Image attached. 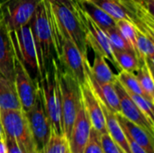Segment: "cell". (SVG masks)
<instances>
[{
  "label": "cell",
  "instance_id": "cell-1",
  "mask_svg": "<svg viewBox=\"0 0 154 153\" xmlns=\"http://www.w3.org/2000/svg\"><path fill=\"white\" fill-rule=\"evenodd\" d=\"M30 26L36 50L41 83L46 70L51 64V60L54 58L51 32L45 10L44 0H42L38 5L30 21Z\"/></svg>",
  "mask_w": 154,
  "mask_h": 153
},
{
  "label": "cell",
  "instance_id": "cell-2",
  "mask_svg": "<svg viewBox=\"0 0 154 153\" xmlns=\"http://www.w3.org/2000/svg\"><path fill=\"white\" fill-rule=\"evenodd\" d=\"M59 72V60L56 58H53L50 68L46 70L44 78L40 83V87L51 130L58 134H63L61 92Z\"/></svg>",
  "mask_w": 154,
  "mask_h": 153
},
{
  "label": "cell",
  "instance_id": "cell-3",
  "mask_svg": "<svg viewBox=\"0 0 154 153\" xmlns=\"http://www.w3.org/2000/svg\"><path fill=\"white\" fill-rule=\"evenodd\" d=\"M7 32L14 54L21 60L33 81L40 85L39 67L30 23L17 31Z\"/></svg>",
  "mask_w": 154,
  "mask_h": 153
},
{
  "label": "cell",
  "instance_id": "cell-4",
  "mask_svg": "<svg viewBox=\"0 0 154 153\" xmlns=\"http://www.w3.org/2000/svg\"><path fill=\"white\" fill-rule=\"evenodd\" d=\"M0 119L4 134L16 141L23 153H37L32 132L22 110H0Z\"/></svg>",
  "mask_w": 154,
  "mask_h": 153
},
{
  "label": "cell",
  "instance_id": "cell-5",
  "mask_svg": "<svg viewBox=\"0 0 154 153\" xmlns=\"http://www.w3.org/2000/svg\"><path fill=\"white\" fill-rule=\"evenodd\" d=\"M60 63V62H59ZM60 87L61 92V109H62V126L63 134L69 136L74 120L77 115L79 106L81 99L79 85L78 82L60 65Z\"/></svg>",
  "mask_w": 154,
  "mask_h": 153
},
{
  "label": "cell",
  "instance_id": "cell-6",
  "mask_svg": "<svg viewBox=\"0 0 154 153\" xmlns=\"http://www.w3.org/2000/svg\"><path fill=\"white\" fill-rule=\"evenodd\" d=\"M51 5L62 34L77 46L85 58H88V46L76 11H72L60 3L51 2Z\"/></svg>",
  "mask_w": 154,
  "mask_h": 153
},
{
  "label": "cell",
  "instance_id": "cell-7",
  "mask_svg": "<svg viewBox=\"0 0 154 153\" xmlns=\"http://www.w3.org/2000/svg\"><path fill=\"white\" fill-rule=\"evenodd\" d=\"M76 14L81 23L83 31L86 35V40L88 46H89L94 52L99 53L108 60L114 67L117 69V71H121V68L115 57V53L109 39L105 31H103L100 27H98L77 5L76 7Z\"/></svg>",
  "mask_w": 154,
  "mask_h": 153
},
{
  "label": "cell",
  "instance_id": "cell-8",
  "mask_svg": "<svg viewBox=\"0 0 154 153\" xmlns=\"http://www.w3.org/2000/svg\"><path fill=\"white\" fill-rule=\"evenodd\" d=\"M42 0H8L0 6V20L7 32L17 31L30 23Z\"/></svg>",
  "mask_w": 154,
  "mask_h": 153
},
{
  "label": "cell",
  "instance_id": "cell-9",
  "mask_svg": "<svg viewBox=\"0 0 154 153\" xmlns=\"http://www.w3.org/2000/svg\"><path fill=\"white\" fill-rule=\"evenodd\" d=\"M24 113L38 153L47 143L51 133V126L45 109L40 85L38 87L33 106L29 111Z\"/></svg>",
  "mask_w": 154,
  "mask_h": 153
},
{
  "label": "cell",
  "instance_id": "cell-10",
  "mask_svg": "<svg viewBox=\"0 0 154 153\" xmlns=\"http://www.w3.org/2000/svg\"><path fill=\"white\" fill-rule=\"evenodd\" d=\"M57 60H59L61 69L69 73L79 86L88 82L85 69V62L88 60V58H85L77 46L64 35L62 37L61 48Z\"/></svg>",
  "mask_w": 154,
  "mask_h": 153
},
{
  "label": "cell",
  "instance_id": "cell-11",
  "mask_svg": "<svg viewBox=\"0 0 154 153\" xmlns=\"http://www.w3.org/2000/svg\"><path fill=\"white\" fill-rule=\"evenodd\" d=\"M14 82L19 97L22 110L29 111L33 106L36 98L39 84L33 81L21 60L14 54Z\"/></svg>",
  "mask_w": 154,
  "mask_h": 153
},
{
  "label": "cell",
  "instance_id": "cell-12",
  "mask_svg": "<svg viewBox=\"0 0 154 153\" xmlns=\"http://www.w3.org/2000/svg\"><path fill=\"white\" fill-rule=\"evenodd\" d=\"M115 88L119 97L120 102V114L124 115L129 121L136 124L140 127L143 128L152 136L154 134V124L135 105V103L129 96L125 89L116 80L115 82Z\"/></svg>",
  "mask_w": 154,
  "mask_h": 153
},
{
  "label": "cell",
  "instance_id": "cell-13",
  "mask_svg": "<svg viewBox=\"0 0 154 153\" xmlns=\"http://www.w3.org/2000/svg\"><path fill=\"white\" fill-rule=\"evenodd\" d=\"M91 129V123L80 99L77 115L68 138L71 153H84Z\"/></svg>",
  "mask_w": 154,
  "mask_h": 153
},
{
  "label": "cell",
  "instance_id": "cell-14",
  "mask_svg": "<svg viewBox=\"0 0 154 153\" xmlns=\"http://www.w3.org/2000/svg\"><path fill=\"white\" fill-rule=\"evenodd\" d=\"M79 89L81 101L89 118L92 128L96 129L101 134L106 133L107 130L106 125V119L98 98L96 96L88 82L80 85Z\"/></svg>",
  "mask_w": 154,
  "mask_h": 153
},
{
  "label": "cell",
  "instance_id": "cell-15",
  "mask_svg": "<svg viewBox=\"0 0 154 153\" xmlns=\"http://www.w3.org/2000/svg\"><path fill=\"white\" fill-rule=\"evenodd\" d=\"M0 75L14 80V53L8 32L0 20Z\"/></svg>",
  "mask_w": 154,
  "mask_h": 153
},
{
  "label": "cell",
  "instance_id": "cell-16",
  "mask_svg": "<svg viewBox=\"0 0 154 153\" xmlns=\"http://www.w3.org/2000/svg\"><path fill=\"white\" fill-rule=\"evenodd\" d=\"M88 83L98 100L113 113H120L119 97L112 83H98L87 74Z\"/></svg>",
  "mask_w": 154,
  "mask_h": 153
},
{
  "label": "cell",
  "instance_id": "cell-17",
  "mask_svg": "<svg viewBox=\"0 0 154 153\" xmlns=\"http://www.w3.org/2000/svg\"><path fill=\"white\" fill-rule=\"evenodd\" d=\"M116 115L125 135L129 136L141 145L147 153H153V136L147 133L143 128L126 119L120 113H116Z\"/></svg>",
  "mask_w": 154,
  "mask_h": 153
},
{
  "label": "cell",
  "instance_id": "cell-18",
  "mask_svg": "<svg viewBox=\"0 0 154 153\" xmlns=\"http://www.w3.org/2000/svg\"><path fill=\"white\" fill-rule=\"evenodd\" d=\"M94 53L95 58L93 65L90 66L88 60L85 62V69L87 74L93 78L98 83L115 84V82L117 80V75L113 73L104 56L97 52Z\"/></svg>",
  "mask_w": 154,
  "mask_h": 153
},
{
  "label": "cell",
  "instance_id": "cell-19",
  "mask_svg": "<svg viewBox=\"0 0 154 153\" xmlns=\"http://www.w3.org/2000/svg\"><path fill=\"white\" fill-rule=\"evenodd\" d=\"M77 5L103 31L116 27V22L94 2L88 0H77Z\"/></svg>",
  "mask_w": 154,
  "mask_h": 153
},
{
  "label": "cell",
  "instance_id": "cell-20",
  "mask_svg": "<svg viewBox=\"0 0 154 153\" xmlns=\"http://www.w3.org/2000/svg\"><path fill=\"white\" fill-rule=\"evenodd\" d=\"M100 102V101H99ZM101 107L105 115L106 119V130L107 133L110 135V137L114 140V142L122 149V151L125 153H132L129 143L127 141V138L124 133L123 128L121 127L116 115L115 113L110 111L108 108H106L101 102Z\"/></svg>",
  "mask_w": 154,
  "mask_h": 153
},
{
  "label": "cell",
  "instance_id": "cell-21",
  "mask_svg": "<svg viewBox=\"0 0 154 153\" xmlns=\"http://www.w3.org/2000/svg\"><path fill=\"white\" fill-rule=\"evenodd\" d=\"M22 109L14 80L0 75V110Z\"/></svg>",
  "mask_w": 154,
  "mask_h": 153
},
{
  "label": "cell",
  "instance_id": "cell-22",
  "mask_svg": "<svg viewBox=\"0 0 154 153\" xmlns=\"http://www.w3.org/2000/svg\"><path fill=\"white\" fill-rule=\"evenodd\" d=\"M152 36L146 35L138 31L136 39V54L143 64L147 62L152 69L154 58V41Z\"/></svg>",
  "mask_w": 154,
  "mask_h": 153
},
{
  "label": "cell",
  "instance_id": "cell-23",
  "mask_svg": "<svg viewBox=\"0 0 154 153\" xmlns=\"http://www.w3.org/2000/svg\"><path fill=\"white\" fill-rule=\"evenodd\" d=\"M143 92L147 97L154 102V80L152 76V69L147 62H143L138 70L134 72Z\"/></svg>",
  "mask_w": 154,
  "mask_h": 153
},
{
  "label": "cell",
  "instance_id": "cell-24",
  "mask_svg": "<svg viewBox=\"0 0 154 153\" xmlns=\"http://www.w3.org/2000/svg\"><path fill=\"white\" fill-rule=\"evenodd\" d=\"M38 153H71L69 141L64 134H58L51 130L45 146Z\"/></svg>",
  "mask_w": 154,
  "mask_h": 153
},
{
  "label": "cell",
  "instance_id": "cell-25",
  "mask_svg": "<svg viewBox=\"0 0 154 153\" xmlns=\"http://www.w3.org/2000/svg\"><path fill=\"white\" fill-rule=\"evenodd\" d=\"M114 53L121 69L123 70L134 73L142 65L137 54L133 50H117L114 51Z\"/></svg>",
  "mask_w": 154,
  "mask_h": 153
},
{
  "label": "cell",
  "instance_id": "cell-26",
  "mask_svg": "<svg viewBox=\"0 0 154 153\" xmlns=\"http://www.w3.org/2000/svg\"><path fill=\"white\" fill-rule=\"evenodd\" d=\"M117 81L122 85V87L125 90L135 93L137 95H141V96H144L145 98L149 99L147 97V96L145 95V93L143 92V88H142V87H141V85H140V83H139L134 73L122 69L117 74Z\"/></svg>",
  "mask_w": 154,
  "mask_h": 153
},
{
  "label": "cell",
  "instance_id": "cell-27",
  "mask_svg": "<svg viewBox=\"0 0 154 153\" xmlns=\"http://www.w3.org/2000/svg\"><path fill=\"white\" fill-rule=\"evenodd\" d=\"M116 28L120 32L121 35L126 40L129 45L136 53V39H137V32L138 30L136 27L126 20H118L116 23Z\"/></svg>",
  "mask_w": 154,
  "mask_h": 153
},
{
  "label": "cell",
  "instance_id": "cell-28",
  "mask_svg": "<svg viewBox=\"0 0 154 153\" xmlns=\"http://www.w3.org/2000/svg\"><path fill=\"white\" fill-rule=\"evenodd\" d=\"M105 32H106L108 39H109V41L111 43V46H112L114 51L133 50L132 47L129 45V43L126 41V40L121 35V33L118 31V29L116 28V26L110 28V29H107Z\"/></svg>",
  "mask_w": 154,
  "mask_h": 153
},
{
  "label": "cell",
  "instance_id": "cell-29",
  "mask_svg": "<svg viewBox=\"0 0 154 153\" xmlns=\"http://www.w3.org/2000/svg\"><path fill=\"white\" fill-rule=\"evenodd\" d=\"M127 94L132 98V100L135 103V105L140 108V110L152 121L153 122V103L149 99L145 98L141 95H137L135 93L127 91Z\"/></svg>",
  "mask_w": 154,
  "mask_h": 153
},
{
  "label": "cell",
  "instance_id": "cell-30",
  "mask_svg": "<svg viewBox=\"0 0 154 153\" xmlns=\"http://www.w3.org/2000/svg\"><path fill=\"white\" fill-rule=\"evenodd\" d=\"M100 134L101 133L96 129H91L89 139L85 147L84 153H104L100 142Z\"/></svg>",
  "mask_w": 154,
  "mask_h": 153
},
{
  "label": "cell",
  "instance_id": "cell-31",
  "mask_svg": "<svg viewBox=\"0 0 154 153\" xmlns=\"http://www.w3.org/2000/svg\"><path fill=\"white\" fill-rule=\"evenodd\" d=\"M100 142L104 153H125L107 133L100 134Z\"/></svg>",
  "mask_w": 154,
  "mask_h": 153
},
{
  "label": "cell",
  "instance_id": "cell-32",
  "mask_svg": "<svg viewBox=\"0 0 154 153\" xmlns=\"http://www.w3.org/2000/svg\"><path fill=\"white\" fill-rule=\"evenodd\" d=\"M4 140H5L6 153H23L20 146L18 145V143L14 139L7 135H5Z\"/></svg>",
  "mask_w": 154,
  "mask_h": 153
},
{
  "label": "cell",
  "instance_id": "cell-33",
  "mask_svg": "<svg viewBox=\"0 0 154 153\" xmlns=\"http://www.w3.org/2000/svg\"><path fill=\"white\" fill-rule=\"evenodd\" d=\"M50 2H54V3H60L67 7H69L72 11H76L77 7V0H49Z\"/></svg>",
  "mask_w": 154,
  "mask_h": 153
},
{
  "label": "cell",
  "instance_id": "cell-34",
  "mask_svg": "<svg viewBox=\"0 0 154 153\" xmlns=\"http://www.w3.org/2000/svg\"><path fill=\"white\" fill-rule=\"evenodd\" d=\"M0 153H6L5 144V140L4 139L0 140Z\"/></svg>",
  "mask_w": 154,
  "mask_h": 153
},
{
  "label": "cell",
  "instance_id": "cell-35",
  "mask_svg": "<svg viewBox=\"0 0 154 153\" xmlns=\"http://www.w3.org/2000/svg\"><path fill=\"white\" fill-rule=\"evenodd\" d=\"M4 130H3V126H2V123H1V119H0V140L4 139Z\"/></svg>",
  "mask_w": 154,
  "mask_h": 153
},
{
  "label": "cell",
  "instance_id": "cell-36",
  "mask_svg": "<svg viewBox=\"0 0 154 153\" xmlns=\"http://www.w3.org/2000/svg\"><path fill=\"white\" fill-rule=\"evenodd\" d=\"M7 1H8V0H0V6L3 5H4L5 2H7Z\"/></svg>",
  "mask_w": 154,
  "mask_h": 153
},
{
  "label": "cell",
  "instance_id": "cell-37",
  "mask_svg": "<svg viewBox=\"0 0 154 153\" xmlns=\"http://www.w3.org/2000/svg\"><path fill=\"white\" fill-rule=\"evenodd\" d=\"M88 1H92V2H94V1H96V0H88Z\"/></svg>",
  "mask_w": 154,
  "mask_h": 153
}]
</instances>
